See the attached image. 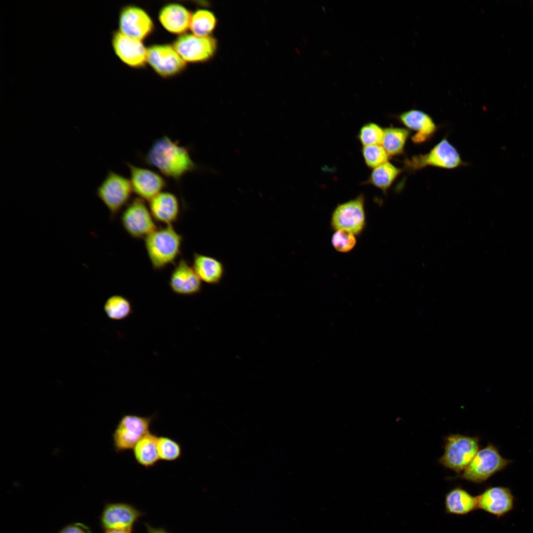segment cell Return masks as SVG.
I'll return each instance as SVG.
<instances>
[{
	"mask_svg": "<svg viewBox=\"0 0 533 533\" xmlns=\"http://www.w3.org/2000/svg\"><path fill=\"white\" fill-rule=\"evenodd\" d=\"M144 163L156 168L165 177L179 184L186 174L199 166L190 157L189 147L167 136L156 139L143 156Z\"/></svg>",
	"mask_w": 533,
	"mask_h": 533,
	"instance_id": "6da1fadb",
	"label": "cell"
},
{
	"mask_svg": "<svg viewBox=\"0 0 533 533\" xmlns=\"http://www.w3.org/2000/svg\"><path fill=\"white\" fill-rule=\"evenodd\" d=\"M183 241L172 225L156 228L145 237L146 250L153 268L161 270L174 263L181 254Z\"/></svg>",
	"mask_w": 533,
	"mask_h": 533,
	"instance_id": "7a4b0ae2",
	"label": "cell"
},
{
	"mask_svg": "<svg viewBox=\"0 0 533 533\" xmlns=\"http://www.w3.org/2000/svg\"><path fill=\"white\" fill-rule=\"evenodd\" d=\"M133 192L130 180L111 170L97 187L96 195L109 210L111 219L114 220L131 201Z\"/></svg>",
	"mask_w": 533,
	"mask_h": 533,
	"instance_id": "3957f363",
	"label": "cell"
},
{
	"mask_svg": "<svg viewBox=\"0 0 533 533\" xmlns=\"http://www.w3.org/2000/svg\"><path fill=\"white\" fill-rule=\"evenodd\" d=\"M511 462L500 455L495 446L489 444L477 452L463 471L460 478L473 483H481L504 469Z\"/></svg>",
	"mask_w": 533,
	"mask_h": 533,
	"instance_id": "277c9868",
	"label": "cell"
},
{
	"mask_svg": "<svg viewBox=\"0 0 533 533\" xmlns=\"http://www.w3.org/2000/svg\"><path fill=\"white\" fill-rule=\"evenodd\" d=\"M404 164L406 169L417 171L427 166L455 169L462 165L463 162L457 149L444 138L427 153L407 158Z\"/></svg>",
	"mask_w": 533,
	"mask_h": 533,
	"instance_id": "5b68a950",
	"label": "cell"
},
{
	"mask_svg": "<svg viewBox=\"0 0 533 533\" xmlns=\"http://www.w3.org/2000/svg\"><path fill=\"white\" fill-rule=\"evenodd\" d=\"M479 439L459 434L446 438L445 451L439 459L444 466L457 473L463 471L479 451Z\"/></svg>",
	"mask_w": 533,
	"mask_h": 533,
	"instance_id": "8992f818",
	"label": "cell"
},
{
	"mask_svg": "<svg viewBox=\"0 0 533 533\" xmlns=\"http://www.w3.org/2000/svg\"><path fill=\"white\" fill-rule=\"evenodd\" d=\"M154 416L125 414L119 420L113 434L117 453L132 450L137 442L150 431Z\"/></svg>",
	"mask_w": 533,
	"mask_h": 533,
	"instance_id": "52a82bcc",
	"label": "cell"
},
{
	"mask_svg": "<svg viewBox=\"0 0 533 533\" xmlns=\"http://www.w3.org/2000/svg\"><path fill=\"white\" fill-rule=\"evenodd\" d=\"M149 207L138 197L132 199L123 210L121 225L126 232L135 239L145 238L157 228Z\"/></svg>",
	"mask_w": 533,
	"mask_h": 533,
	"instance_id": "ba28073f",
	"label": "cell"
},
{
	"mask_svg": "<svg viewBox=\"0 0 533 533\" xmlns=\"http://www.w3.org/2000/svg\"><path fill=\"white\" fill-rule=\"evenodd\" d=\"M331 225L336 230L345 229L355 235L361 233L365 225L364 194L338 204L332 213Z\"/></svg>",
	"mask_w": 533,
	"mask_h": 533,
	"instance_id": "9c48e42d",
	"label": "cell"
},
{
	"mask_svg": "<svg viewBox=\"0 0 533 533\" xmlns=\"http://www.w3.org/2000/svg\"><path fill=\"white\" fill-rule=\"evenodd\" d=\"M173 46L186 63H198L206 61L214 55L217 43L211 36L184 34L175 40Z\"/></svg>",
	"mask_w": 533,
	"mask_h": 533,
	"instance_id": "30bf717a",
	"label": "cell"
},
{
	"mask_svg": "<svg viewBox=\"0 0 533 533\" xmlns=\"http://www.w3.org/2000/svg\"><path fill=\"white\" fill-rule=\"evenodd\" d=\"M147 63L159 76L168 77L183 71L186 62L173 46L153 45L147 48Z\"/></svg>",
	"mask_w": 533,
	"mask_h": 533,
	"instance_id": "8fae6325",
	"label": "cell"
},
{
	"mask_svg": "<svg viewBox=\"0 0 533 533\" xmlns=\"http://www.w3.org/2000/svg\"><path fill=\"white\" fill-rule=\"evenodd\" d=\"M126 165L133 191L138 197L150 201L167 188V181L157 172L129 162H126Z\"/></svg>",
	"mask_w": 533,
	"mask_h": 533,
	"instance_id": "7c38bea8",
	"label": "cell"
},
{
	"mask_svg": "<svg viewBox=\"0 0 533 533\" xmlns=\"http://www.w3.org/2000/svg\"><path fill=\"white\" fill-rule=\"evenodd\" d=\"M118 30L123 35L142 41L153 31L154 26L147 13L141 8L128 5L119 13Z\"/></svg>",
	"mask_w": 533,
	"mask_h": 533,
	"instance_id": "4fadbf2b",
	"label": "cell"
},
{
	"mask_svg": "<svg viewBox=\"0 0 533 533\" xmlns=\"http://www.w3.org/2000/svg\"><path fill=\"white\" fill-rule=\"evenodd\" d=\"M143 515L142 512L129 504L110 503L104 508L100 521L105 530L130 529Z\"/></svg>",
	"mask_w": 533,
	"mask_h": 533,
	"instance_id": "5bb4252c",
	"label": "cell"
},
{
	"mask_svg": "<svg viewBox=\"0 0 533 533\" xmlns=\"http://www.w3.org/2000/svg\"><path fill=\"white\" fill-rule=\"evenodd\" d=\"M112 44L115 54L128 66L141 68L147 63V48L142 41L128 37L118 30L113 33Z\"/></svg>",
	"mask_w": 533,
	"mask_h": 533,
	"instance_id": "9a60e30c",
	"label": "cell"
},
{
	"mask_svg": "<svg viewBox=\"0 0 533 533\" xmlns=\"http://www.w3.org/2000/svg\"><path fill=\"white\" fill-rule=\"evenodd\" d=\"M477 509L499 518L512 510L514 496L510 489L501 486L492 487L476 496Z\"/></svg>",
	"mask_w": 533,
	"mask_h": 533,
	"instance_id": "2e32d148",
	"label": "cell"
},
{
	"mask_svg": "<svg viewBox=\"0 0 533 533\" xmlns=\"http://www.w3.org/2000/svg\"><path fill=\"white\" fill-rule=\"evenodd\" d=\"M168 284L173 292L183 296L195 295L202 289L201 280L192 266L184 259H181L175 266Z\"/></svg>",
	"mask_w": 533,
	"mask_h": 533,
	"instance_id": "e0dca14e",
	"label": "cell"
},
{
	"mask_svg": "<svg viewBox=\"0 0 533 533\" xmlns=\"http://www.w3.org/2000/svg\"><path fill=\"white\" fill-rule=\"evenodd\" d=\"M397 118L408 128L416 132L412 137V140L415 144L426 142L437 130V126L431 117L419 110L411 109L404 112L398 115Z\"/></svg>",
	"mask_w": 533,
	"mask_h": 533,
	"instance_id": "ac0fdd59",
	"label": "cell"
},
{
	"mask_svg": "<svg viewBox=\"0 0 533 533\" xmlns=\"http://www.w3.org/2000/svg\"><path fill=\"white\" fill-rule=\"evenodd\" d=\"M149 208L154 220L166 225L176 222L180 214L177 197L169 191H162L149 201Z\"/></svg>",
	"mask_w": 533,
	"mask_h": 533,
	"instance_id": "d6986e66",
	"label": "cell"
},
{
	"mask_svg": "<svg viewBox=\"0 0 533 533\" xmlns=\"http://www.w3.org/2000/svg\"><path fill=\"white\" fill-rule=\"evenodd\" d=\"M191 15L183 5L170 3L161 9L158 18L161 25L168 31L183 35L190 29Z\"/></svg>",
	"mask_w": 533,
	"mask_h": 533,
	"instance_id": "ffe728a7",
	"label": "cell"
},
{
	"mask_svg": "<svg viewBox=\"0 0 533 533\" xmlns=\"http://www.w3.org/2000/svg\"><path fill=\"white\" fill-rule=\"evenodd\" d=\"M192 266L201 281L208 284H219L225 274L222 262L209 256L194 253Z\"/></svg>",
	"mask_w": 533,
	"mask_h": 533,
	"instance_id": "44dd1931",
	"label": "cell"
},
{
	"mask_svg": "<svg viewBox=\"0 0 533 533\" xmlns=\"http://www.w3.org/2000/svg\"><path fill=\"white\" fill-rule=\"evenodd\" d=\"M445 505L447 513L459 515H466L477 509L476 497L460 487H456L446 494Z\"/></svg>",
	"mask_w": 533,
	"mask_h": 533,
	"instance_id": "7402d4cb",
	"label": "cell"
},
{
	"mask_svg": "<svg viewBox=\"0 0 533 533\" xmlns=\"http://www.w3.org/2000/svg\"><path fill=\"white\" fill-rule=\"evenodd\" d=\"M158 437L149 432L137 442L132 449L137 462L146 468L154 466L160 460L156 449Z\"/></svg>",
	"mask_w": 533,
	"mask_h": 533,
	"instance_id": "603a6c76",
	"label": "cell"
},
{
	"mask_svg": "<svg viewBox=\"0 0 533 533\" xmlns=\"http://www.w3.org/2000/svg\"><path fill=\"white\" fill-rule=\"evenodd\" d=\"M372 169L368 178L362 184L373 186L384 193H386L402 171L388 161Z\"/></svg>",
	"mask_w": 533,
	"mask_h": 533,
	"instance_id": "cb8c5ba5",
	"label": "cell"
},
{
	"mask_svg": "<svg viewBox=\"0 0 533 533\" xmlns=\"http://www.w3.org/2000/svg\"><path fill=\"white\" fill-rule=\"evenodd\" d=\"M410 134V131L405 128L390 126L384 128L381 145L389 156L403 153Z\"/></svg>",
	"mask_w": 533,
	"mask_h": 533,
	"instance_id": "d4e9b609",
	"label": "cell"
},
{
	"mask_svg": "<svg viewBox=\"0 0 533 533\" xmlns=\"http://www.w3.org/2000/svg\"><path fill=\"white\" fill-rule=\"evenodd\" d=\"M217 25L215 15L207 9H198L191 15L190 29L192 34L200 37L210 36Z\"/></svg>",
	"mask_w": 533,
	"mask_h": 533,
	"instance_id": "484cf974",
	"label": "cell"
},
{
	"mask_svg": "<svg viewBox=\"0 0 533 533\" xmlns=\"http://www.w3.org/2000/svg\"><path fill=\"white\" fill-rule=\"evenodd\" d=\"M104 310L110 319L121 320L131 314L132 307L130 302L126 298L119 295H114L107 300L104 305Z\"/></svg>",
	"mask_w": 533,
	"mask_h": 533,
	"instance_id": "4316f807",
	"label": "cell"
},
{
	"mask_svg": "<svg viewBox=\"0 0 533 533\" xmlns=\"http://www.w3.org/2000/svg\"><path fill=\"white\" fill-rule=\"evenodd\" d=\"M156 449L160 460L173 461L178 459L182 456L180 444L167 436H158Z\"/></svg>",
	"mask_w": 533,
	"mask_h": 533,
	"instance_id": "83f0119b",
	"label": "cell"
},
{
	"mask_svg": "<svg viewBox=\"0 0 533 533\" xmlns=\"http://www.w3.org/2000/svg\"><path fill=\"white\" fill-rule=\"evenodd\" d=\"M383 133L384 128L376 123L369 122L360 128L357 138L362 146L381 145Z\"/></svg>",
	"mask_w": 533,
	"mask_h": 533,
	"instance_id": "f1b7e54d",
	"label": "cell"
},
{
	"mask_svg": "<svg viewBox=\"0 0 533 533\" xmlns=\"http://www.w3.org/2000/svg\"><path fill=\"white\" fill-rule=\"evenodd\" d=\"M361 153L365 163L372 169L388 161L389 157L381 145L362 146Z\"/></svg>",
	"mask_w": 533,
	"mask_h": 533,
	"instance_id": "f546056e",
	"label": "cell"
},
{
	"mask_svg": "<svg viewBox=\"0 0 533 533\" xmlns=\"http://www.w3.org/2000/svg\"><path fill=\"white\" fill-rule=\"evenodd\" d=\"M355 234L345 229L336 230L332 237V244L338 252L347 253L355 246Z\"/></svg>",
	"mask_w": 533,
	"mask_h": 533,
	"instance_id": "4dcf8cb0",
	"label": "cell"
},
{
	"mask_svg": "<svg viewBox=\"0 0 533 533\" xmlns=\"http://www.w3.org/2000/svg\"><path fill=\"white\" fill-rule=\"evenodd\" d=\"M58 533H89V532L83 525L73 524L65 526Z\"/></svg>",
	"mask_w": 533,
	"mask_h": 533,
	"instance_id": "1f68e13d",
	"label": "cell"
},
{
	"mask_svg": "<svg viewBox=\"0 0 533 533\" xmlns=\"http://www.w3.org/2000/svg\"><path fill=\"white\" fill-rule=\"evenodd\" d=\"M146 526L147 529V533H169L162 528H152L148 524H146Z\"/></svg>",
	"mask_w": 533,
	"mask_h": 533,
	"instance_id": "d6a6232c",
	"label": "cell"
},
{
	"mask_svg": "<svg viewBox=\"0 0 533 533\" xmlns=\"http://www.w3.org/2000/svg\"><path fill=\"white\" fill-rule=\"evenodd\" d=\"M104 533H133V529L124 530H106Z\"/></svg>",
	"mask_w": 533,
	"mask_h": 533,
	"instance_id": "836d02e7",
	"label": "cell"
}]
</instances>
